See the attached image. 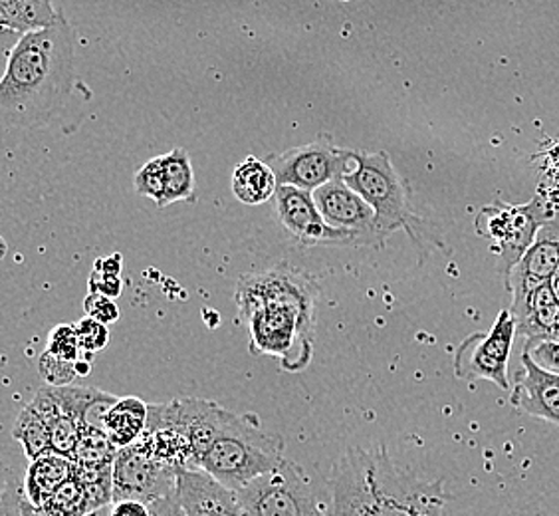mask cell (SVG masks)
Listing matches in <instances>:
<instances>
[{
    "label": "cell",
    "mask_w": 559,
    "mask_h": 516,
    "mask_svg": "<svg viewBox=\"0 0 559 516\" xmlns=\"http://www.w3.org/2000/svg\"><path fill=\"white\" fill-rule=\"evenodd\" d=\"M318 298V280L288 262L240 277L235 302L238 320L250 330V352L276 357L286 372L306 370L313 354Z\"/></svg>",
    "instance_id": "6da1fadb"
},
{
    "label": "cell",
    "mask_w": 559,
    "mask_h": 516,
    "mask_svg": "<svg viewBox=\"0 0 559 516\" xmlns=\"http://www.w3.org/2000/svg\"><path fill=\"white\" fill-rule=\"evenodd\" d=\"M74 33L62 14L14 44L0 84L9 128H34L64 108L74 84Z\"/></svg>",
    "instance_id": "7a4b0ae2"
},
{
    "label": "cell",
    "mask_w": 559,
    "mask_h": 516,
    "mask_svg": "<svg viewBox=\"0 0 559 516\" xmlns=\"http://www.w3.org/2000/svg\"><path fill=\"white\" fill-rule=\"evenodd\" d=\"M334 516H442V479L427 481L401 469L385 445L347 447L332 467Z\"/></svg>",
    "instance_id": "3957f363"
},
{
    "label": "cell",
    "mask_w": 559,
    "mask_h": 516,
    "mask_svg": "<svg viewBox=\"0 0 559 516\" xmlns=\"http://www.w3.org/2000/svg\"><path fill=\"white\" fill-rule=\"evenodd\" d=\"M284 439L262 427L254 413L225 411L215 439L209 445L201 469L233 491L247 486L260 474L284 462Z\"/></svg>",
    "instance_id": "277c9868"
},
{
    "label": "cell",
    "mask_w": 559,
    "mask_h": 516,
    "mask_svg": "<svg viewBox=\"0 0 559 516\" xmlns=\"http://www.w3.org/2000/svg\"><path fill=\"white\" fill-rule=\"evenodd\" d=\"M355 167L344 177L376 211L377 235L381 245L395 231H405L420 248L442 247L441 241L430 238L425 221L411 211L409 187L399 175L385 151H354Z\"/></svg>",
    "instance_id": "5b68a950"
},
{
    "label": "cell",
    "mask_w": 559,
    "mask_h": 516,
    "mask_svg": "<svg viewBox=\"0 0 559 516\" xmlns=\"http://www.w3.org/2000/svg\"><path fill=\"white\" fill-rule=\"evenodd\" d=\"M551 219L554 211L542 195H536L530 203L524 204L502 201L486 204L474 219V228L490 243L492 253L498 257V270L506 277L532 247L539 228Z\"/></svg>",
    "instance_id": "8992f818"
},
{
    "label": "cell",
    "mask_w": 559,
    "mask_h": 516,
    "mask_svg": "<svg viewBox=\"0 0 559 516\" xmlns=\"http://www.w3.org/2000/svg\"><path fill=\"white\" fill-rule=\"evenodd\" d=\"M235 493L245 516H330L313 493L306 471L290 459Z\"/></svg>",
    "instance_id": "52a82bcc"
},
{
    "label": "cell",
    "mask_w": 559,
    "mask_h": 516,
    "mask_svg": "<svg viewBox=\"0 0 559 516\" xmlns=\"http://www.w3.org/2000/svg\"><path fill=\"white\" fill-rule=\"evenodd\" d=\"M518 333L516 316L510 308L498 314L488 332H474L461 342L454 354V376L464 382L486 379L504 391H512L508 362Z\"/></svg>",
    "instance_id": "ba28073f"
},
{
    "label": "cell",
    "mask_w": 559,
    "mask_h": 516,
    "mask_svg": "<svg viewBox=\"0 0 559 516\" xmlns=\"http://www.w3.org/2000/svg\"><path fill=\"white\" fill-rule=\"evenodd\" d=\"M266 162L276 173L278 185H294L312 194L334 179H344L355 167L354 151L337 148L328 136L269 155Z\"/></svg>",
    "instance_id": "9c48e42d"
},
{
    "label": "cell",
    "mask_w": 559,
    "mask_h": 516,
    "mask_svg": "<svg viewBox=\"0 0 559 516\" xmlns=\"http://www.w3.org/2000/svg\"><path fill=\"white\" fill-rule=\"evenodd\" d=\"M274 201H276L280 225L284 226L301 247L367 245L364 235L330 225L313 201L312 191H306L294 185H278Z\"/></svg>",
    "instance_id": "30bf717a"
},
{
    "label": "cell",
    "mask_w": 559,
    "mask_h": 516,
    "mask_svg": "<svg viewBox=\"0 0 559 516\" xmlns=\"http://www.w3.org/2000/svg\"><path fill=\"white\" fill-rule=\"evenodd\" d=\"M179 471L155 461L140 442L119 449L114 462V503L140 501L151 505L177 489Z\"/></svg>",
    "instance_id": "8fae6325"
},
{
    "label": "cell",
    "mask_w": 559,
    "mask_h": 516,
    "mask_svg": "<svg viewBox=\"0 0 559 516\" xmlns=\"http://www.w3.org/2000/svg\"><path fill=\"white\" fill-rule=\"evenodd\" d=\"M559 270V221L551 219L539 228L538 237L526 255L506 274V289L512 294V306L526 301L527 294L549 284Z\"/></svg>",
    "instance_id": "7c38bea8"
},
{
    "label": "cell",
    "mask_w": 559,
    "mask_h": 516,
    "mask_svg": "<svg viewBox=\"0 0 559 516\" xmlns=\"http://www.w3.org/2000/svg\"><path fill=\"white\" fill-rule=\"evenodd\" d=\"M313 201L318 204L323 219L335 228L355 231L366 237L367 243L381 245L377 235L376 211L361 195L345 184L344 179H334L313 191Z\"/></svg>",
    "instance_id": "4fadbf2b"
},
{
    "label": "cell",
    "mask_w": 559,
    "mask_h": 516,
    "mask_svg": "<svg viewBox=\"0 0 559 516\" xmlns=\"http://www.w3.org/2000/svg\"><path fill=\"white\" fill-rule=\"evenodd\" d=\"M510 403L524 415L559 425V374L538 366L524 350L522 370L510 391Z\"/></svg>",
    "instance_id": "5bb4252c"
},
{
    "label": "cell",
    "mask_w": 559,
    "mask_h": 516,
    "mask_svg": "<svg viewBox=\"0 0 559 516\" xmlns=\"http://www.w3.org/2000/svg\"><path fill=\"white\" fill-rule=\"evenodd\" d=\"M177 484L189 516H245L237 493L203 469L179 471Z\"/></svg>",
    "instance_id": "9a60e30c"
},
{
    "label": "cell",
    "mask_w": 559,
    "mask_h": 516,
    "mask_svg": "<svg viewBox=\"0 0 559 516\" xmlns=\"http://www.w3.org/2000/svg\"><path fill=\"white\" fill-rule=\"evenodd\" d=\"M510 310L516 316L520 336L559 342V301L551 282L530 292L526 301Z\"/></svg>",
    "instance_id": "2e32d148"
},
{
    "label": "cell",
    "mask_w": 559,
    "mask_h": 516,
    "mask_svg": "<svg viewBox=\"0 0 559 516\" xmlns=\"http://www.w3.org/2000/svg\"><path fill=\"white\" fill-rule=\"evenodd\" d=\"M74 471L75 465L72 457L55 449L36 457L28 465V471L22 484L26 501L36 508H43L48 503V499L55 495L56 489L66 483Z\"/></svg>",
    "instance_id": "e0dca14e"
},
{
    "label": "cell",
    "mask_w": 559,
    "mask_h": 516,
    "mask_svg": "<svg viewBox=\"0 0 559 516\" xmlns=\"http://www.w3.org/2000/svg\"><path fill=\"white\" fill-rule=\"evenodd\" d=\"M140 443L155 461L163 462L167 467H173L177 471L199 469L193 443L179 427L165 425V423H147V430L143 433Z\"/></svg>",
    "instance_id": "ac0fdd59"
},
{
    "label": "cell",
    "mask_w": 559,
    "mask_h": 516,
    "mask_svg": "<svg viewBox=\"0 0 559 516\" xmlns=\"http://www.w3.org/2000/svg\"><path fill=\"white\" fill-rule=\"evenodd\" d=\"M34 408L43 415L50 435H52V449L62 455L72 457L75 443L82 435V425L75 420L74 415L66 409L62 399L58 398L55 386H46L34 396Z\"/></svg>",
    "instance_id": "d6986e66"
},
{
    "label": "cell",
    "mask_w": 559,
    "mask_h": 516,
    "mask_svg": "<svg viewBox=\"0 0 559 516\" xmlns=\"http://www.w3.org/2000/svg\"><path fill=\"white\" fill-rule=\"evenodd\" d=\"M56 394L62 399L66 409L80 421L82 430L92 427L106 431V415L119 399L108 391L84 386L56 387Z\"/></svg>",
    "instance_id": "ffe728a7"
},
{
    "label": "cell",
    "mask_w": 559,
    "mask_h": 516,
    "mask_svg": "<svg viewBox=\"0 0 559 516\" xmlns=\"http://www.w3.org/2000/svg\"><path fill=\"white\" fill-rule=\"evenodd\" d=\"M278 191L276 173L270 167L269 162H262L259 157H247L238 163L233 173V194L240 203L248 207H259L269 203Z\"/></svg>",
    "instance_id": "44dd1931"
},
{
    "label": "cell",
    "mask_w": 559,
    "mask_h": 516,
    "mask_svg": "<svg viewBox=\"0 0 559 516\" xmlns=\"http://www.w3.org/2000/svg\"><path fill=\"white\" fill-rule=\"evenodd\" d=\"M150 403H143L140 398H119L116 406L106 415V433L111 443L123 449L140 442L147 430Z\"/></svg>",
    "instance_id": "7402d4cb"
},
{
    "label": "cell",
    "mask_w": 559,
    "mask_h": 516,
    "mask_svg": "<svg viewBox=\"0 0 559 516\" xmlns=\"http://www.w3.org/2000/svg\"><path fill=\"white\" fill-rule=\"evenodd\" d=\"M60 12L52 0H0V22L7 33L28 34L50 26Z\"/></svg>",
    "instance_id": "603a6c76"
},
{
    "label": "cell",
    "mask_w": 559,
    "mask_h": 516,
    "mask_svg": "<svg viewBox=\"0 0 559 516\" xmlns=\"http://www.w3.org/2000/svg\"><path fill=\"white\" fill-rule=\"evenodd\" d=\"M165 191L159 209H165L177 201H189L194 197V175L191 157L183 148H175L167 155H162Z\"/></svg>",
    "instance_id": "cb8c5ba5"
},
{
    "label": "cell",
    "mask_w": 559,
    "mask_h": 516,
    "mask_svg": "<svg viewBox=\"0 0 559 516\" xmlns=\"http://www.w3.org/2000/svg\"><path fill=\"white\" fill-rule=\"evenodd\" d=\"M12 437L21 443L26 457L33 461L44 453L52 452V435L46 425L43 415L33 403L22 409L19 418L14 421Z\"/></svg>",
    "instance_id": "d4e9b609"
},
{
    "label": "cell",
    "mask_w": 559,
    "mask_h": 516,
    "mask_svg": "<svg viewBox=\"0 0 559 516\" xmlns=\"http://www.w3.org/2000/svg\"><path fill=\"white\" fill-rule=\"evenodd\" d=\"M118 452V447L111 443L106 431L84 427L72 452V461L75 462V467L82 469L111 467L116 462Z\"/></svg>",
    "instance_id": "484cf974"
},
{
    "label": "cell",
    "mask_w": 559,
    "mask_h": 516,
    "mask_svg": "<svg viewBox=\"0 0 559 516\" xmlns=\"http://www.w3.org/2000/svg\"><path fill=\"white\" fill-rule=\"evenodd\" d=\"M40 511L48 516H87L96 513L87 486L75 471L66 483L56 489L55 495L48 499V503Z\"/></svg>",
    "instance_id": "4316f807"
},
{
    "label": "cell",
    "mask_w": 559,
    "mask_h": 516,
    "mask_svg": "<svg viewBox=\"0 0 559 516\" xmlns=\"http://www.w3.org/2000/svg\"><path fill=\"white\" fill-rule=\"evenodd\" d=\"M38 372L48 386L55 387L72 386V382L78 377L75 362L64 360L48 350L38 360Z\"/></svg>",
    "instance_id": "83f0119b"
},
{
    "label": "cell",
    "mask_w": 559,
    "mask_h": 516,
    "mask_svg": "<svg viewBox=\"0 0 559 516\" xmlns=\"http://www.w3.org/2000/svg\"><path fill=\"white\" fill-rule=\"evenodd\" d=\"M74 328L84 354H99L109 344L108 324L99 322L96 318L86 316V318H80L78 322H74Z\"/></svg>",
    "instance_id": "f1b7e54d"
},
{
    "label": "cell",
    "mask_w": 559,
    "mask_h": 516,
    "mask_svg": "<svg viewBox=\"0 0 559 516\" xmlns=\"http://www.w3.org/2000/svg\"><path fill=\"white\" fill-rule=\"evenodd\" d=\"M135 191L143 197H150L157 204L162 203L165 191L162 157H153L141 167L135 175Z\"/></svg>",
    "instance_id": "f546056e"
},
{
    "label": "cell",
    "mask_w": 559,
    "mask_h": 516,
    "mask_svg": "<svg viewBox=\"0 0 559 516\" xmlns=\"http://www.w3.org/2000/svg\"><path fill=\"white\" fill-rule=\"evenodd\" d=\"M46 350L52 352V354L60 355L64 360L70 362H78L82 360V345L78 340V333H75L74 324H60L56 326L55 330L48 336V344Z\"/></svg>",
    "instance_id": "4dcf8cb0"
},
{
    "label": "cell",
    "mask_w": 559,
    "mask_h": 516,
    "mask_svg": "<svg viewBox=\"0 0 559 516\" xmlns=\"http://www.w3.org/2000/svg\"><path fill=\"white\" fill-rule=\"evenodd\" d=\"M524 350L532 355L538 366L559 374V342L542 340V338H527Z\"/></svg>",
    "instance_id": "1f68e13d"
},
{
    "label": "cell",
    "mask_w": 559,
    "mask_h": 516,
    "mask_svg": "<svg viewBox=\"0 0 559 516\" xmlns=\"http://www.w3.org/2000/svg\"><path fill=\"white\" fill-rule=\"evenodd\" d=\"M116 298H109L97 292H90L84 301V310L90 318H96L99 322L116 324L119 320V308Z\"/></svg>",
    "instance_id": "d6a6232c"
},
{
    "label": "cell",
    "mask_w": 559,
    "mask_h": 516,
    "mask_svg": "<svg viewBox=\"0 0 559 516\" xmlns=\"http://www.w3.org/2000/svg\"><path fill=\"white\" fill-rule=\"evenodd\" d=\"M121 291H123V282H121L119 274H111V272L99 269L92 270L90 292H97V294H104L109 298H118Z\"/></svg>",
    "instance_id": "836d02e7"
},
{
    "label": "cell",
    "mask_w": 559,
    "mask_h": 516,
    "mask_svg": "<svg viewBox=\"0 0 559 516\" xmlns=\"http://www.w3.org/2000/svg\"><path fill=\"white\" fill-rule=\"evenodd\" d=\"M22 503H24V486L14 483L12 479H7L2 489V499H0V516H24Z\"/></svg>",
    "instance_id": "e575fe53"
},
{
    "label": "cell",
    "mask_w": 559,
    "mask_h": 516,
    "mask_svg": "<svg viewBox=\"0 0 559 516\" xmlns=\"http://www.w3.org/2000/svg\"><path fill=\"white\" fill-rule=\"evenodd\" d=\"M150 508L153 516H189L187 511H185L181 495H179V484L169 495H165L159 501L151 503Z\"/></svg>",
    "instance_id": "d590c367"
},
{
    "label": "cell",
    "mask_w": 559,
    "mask_h": 516,
    "mask_svg": "<svg viewBox=\"0 0 559 516\" xmlns=\"http://www.w3.org/2000/svg\"><path fill=\"white\" fill-rule=\"evenodd\" d=\"M111 516H153L150 505L140 501H119L111 505Z\"/></svg>",
    "instance_id": "8d00e7d4"
},
{
    "label": "cell",
    "mask_w": 559,
    "mask_h": 516,
    "mask_svg": "<svg viewBox=\"0 0 559 516\" xmlns=\"http://www.w3.org/2000/svg\"><path fill=\"white\" fill-rule=\"evenodd\" d=\"M121 265H123V258L116 253V255H111V257L96 260L94 269L106 270V272H111V274H119V272H121Z\"/></svg>",
    "instance_id": "74e56055"
},
{
    "label": "cell",
    "mask_w": 559,
    "mask_h": 516,
    "mask_svg": "<svg viewBox=\"0 0 559 516\" xmlns=\"http://www.w3.org/2000/svg\"><path fill=\"white\" fill-rule=\"evenodd\" d=\"M22 513H24V516H48L46 513H43L40 508L31 505V503L26 501V496H24V503H22ZM87 516H111V505L104 506V508H99L96 513H92V515Z\"/></svg>",
    "instance_id": "f35d334b"
},
{
    "label": "cell",
    "mask_w": 559,
    "mask_h": 516,
    "mask_svg": "<svg viewBox=\"0 0 559 516\" xmlns=\"http://www.w3.org/2000/svg\"><path fill=\"white\" fill-rule=\"evenodd\" d=\"M75 370H78V376H87L90 374V362H86V360H78L75 362Z\"/></svg>",
    "instance_id": "ab89813d"
},
{
    "label": "cell",
    "mask_w": 559,
    "mask_h": 516,
    "mask_svg": "<svg viewBox=\"0 0 559 516\" xmlns=\"http://www.w3.org/2000/svg\"><path fill=\"white\" fill-rule=\"evenodd\" d=\"M340 2H349V0H340Z\"/></svg>",
    "instance_id": "60d3db41"
}]
</instances>
